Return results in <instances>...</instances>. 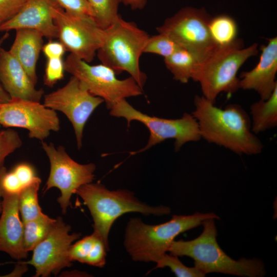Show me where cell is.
<instances>
[{
    "label": "cell",
    "mask_w": 277,
    "mask_h": 277,
    "mask_svg": "<svg viewBox=\"0 0 277 277\" xmlns=\"http://www.w3.org/2000/svg\"><path fill=\"white\" fill-rule=\"evenodd\" d=\"M0 217V251L16 260L26 259L28 252L23 247L24 224L19 217V193L2 192Z\"/></svg>",
    "instance_id": "17"
},
{
    "label": "cell",
    "mask_w": 277,
    "mask_h": 277,
    "mask_svg": "<svg viewBox=\"0 0 277 277\" xmlns=\"http://www.w3.org/2000/svg\"><path fill=\"white\" fill-rule=\"evenodd\" d=\"M27 0H0V25L15 16Z\"/></svg>",
    "instance_id": "33"
},
{
    "label": "cell",
    "mask_w": 277,
    "mask_h": 277,
    "mask_svg": "<svg viewBox=\"0 0 277 277\" xmlns=\"http://www.w3.org/2000/svg\"><path fill=\"white\" fill-rule=\"evenodd\" d=\"M42 51L47 59L62 57L66 51L60 42L49 41L44 45Z\"/></svg>",
    "instance_id": "36"
},
{
    "label": "cell",
    "mask_w": 277,
    "mask_h": 277,
    "mask_svg": "<svg viewBox=\"0 0 277 277\" xmlns=\"http://www.w3.org/2000/svg\"><path fill=\"white\" fill-rule=\"evenodd\" d=\"M44 82L48 87H53L63 79L65 71L64 61L62 57L47 59Z\"/></svg>",
    "instance_id": "30"
},
{
    "label": "cell",
    "mask_w": 277,
    "mask_h": 277,
    "mask_svg": "<svg viewBox=\"0 0 277 277\" xmlns=\"http://www.w3.org/2000/svg\"><path fill=\"white\" fill-rule=\"evenodd\" d=\"M258 51L256 43L244 48L240 39L230 46L217 47L199 64L192 80L200 84L202 95L215 103L221 93L231 94L240 89L238 71Z\"/></svg>",
    "instance_id": "6"
},
{
    "label": "cell",
    "mask_w": 277,
    "mask_h": 277,
    "mask_svg": "<svg viewBox=\"0 0 277 277\" xmlns=\"http://www.w3.org/2000/svg\"><path fill=\"white\" fill-rule=\"evenodd\" d=\"M24 187L32 184L38 177L35 175L33 168L27 163L18 164L13 170Z\"/></svg>",
    "instance_id": "34"
},
{
    "label": "cell",
    "mask_w": 277,
    "mask_h": 277,
    "mask_svg": "<svg viewBox=\"0 0 277 277\" xmlns=\"http://www.w3.org/2000/svg\"><path fill=\"white\" fill-rule=\"evenodd\" d=\"M121 3L129 6L132 10H142L147 4V0H121Z\"/></svg>",
    "instance_id": "37"
},
{
    "label": "cell",
    "mask_w": 277,
    "mask_h": 277,
    "mask_svg": "<svg viewBox=\"0 0 277 277\" xmlns=\"http://www.w3.org/2000/svg\"><path fill=\"white\" fill-rule=\"evenodd\" d=\"M56 219L44 214L39 217L23 223V243L25 250L33 251L48 235Z\"/></svg>",
    "instance_id": "23"
},
{
    "label": "cell",
    "mask_w": 277,
    "mask_h": 277,
    "mask_svg": "<svg viewBox=\"0 0 277 277\" xmlns=\"http://www.w3.org/2000/svg\"><path fill=\"white\" fill-rule=\"evenodd\" d=\"M55 0H27L19 11L12 18L0 25V31L28 29L39 32L44 37H57L53 8Z\"/></svg>",
    "instance_id": "16"
},
{
    "label": "cell",
    "mask_w": 277,
    "mask_h": 277,
    "mask_svg": "<svg viewBox=\"0 0 277 277\" xmlns=\"http://www.w3.org/2000/svg\"><path fill=\"white\" fill-rule=\"evenodd\" d=\"M8 36L9 33L6 32L0 38V49L1 48L4 42L8 37ZM10 99V96L5 90L0 82V104L6 103L9 101Z\"/></svg>",
    "instance_id": "38"
},
{
    "label": "cell",
    "mask_w": 277,
    "mask_h": 277,
    "mask_svg": "<svg viewBox=\"0 0 277 277\" xmlns=\"http://www.w3.org/2000/svg\"><path fill=\"white\" fill-rule=\"evenodd\" d=\"M14 40L9 51L23 66L33 83L37 82L36 65L43 46V35L28 29L15 30Z\"/></svg>",
    "instance_id": "19"
},
{
    "label": "cell",
    "mask_w": 277,
    "mask_h": 277,
    "mask_svg": "<svg viewBox=\"0 0 277 277\" xmlns=\"http://www.w3.org/2000/svg\"><path fill=\"white\" fill-rule=\"evenodd\" d=\"M251 129L255 134L277 126V88L266 100H261L250 106Z\"/></svg>",
    "instance_id": "20"
},
{
    "label": "cell",
    "mask_w": 277,
    "mask_h": 277,
    "mask_svg": "<svg viewBox=\"0 0 277 277\" xmlns=\"http://www.w3.org/2000/svg\"><path fill=\"white\" fill-rule=\"evenodd\" d=\"M65 11L76 15L89 16L93 18L87 0H55Z\"/></svg>",
    "instance_id": "32"
},
{
    "label": "cell",
    "mask_w": 277,
    "mask_h": 277,
    "mask_svg": "<svg viewBox=\"0 0 277 277\" xmlns=\"http://www.w3.org/2000/svg\"><path fill=\"white\" fill-rule=\"evenodd\" d=\"M109 250L103 240L98 235L84 263L100 268L103 267L106 262V252Z\"/></svg>",
    "instance_id": "31"
},
{
    "label": "cell",
    "mask_w": 277,
    "mask_h": 277,
    "mask_svg": "<svg viewBox=\"0 0 277 277\" xmlns=\"http://www.w3.org/2000/svg\"><path fill=\"white\" fill-rule=\"evenodd\" d=\"M1 106H2V104H0V113H1Z\"/></svg>",
    "instance_id": "40"
},
{
    "label": "cell",
    "mask_w": 277,
    "mask_h": 277,
    "mask_svg": "<svg viewBox=\"0 0 277 277\" xmlns=\"http://www.w3.org/2000/svg\"><path fill=\"white\" fill-rule=\"evenodd\" d=\"M208 27L211 38L217 47L230 46L239 39L237 24L228 15L220 14L211 17Z\"/></svg>",
    "instance_id": "22"
},
{
    "label": "cell",
    "mask_w": 277,
    "mask_h": 277,
    "mask_svg": "<svg viewBox=\"0 0 277 277\" xmlns=\"http://www.w3.org/2000/svg\"><path fill=\"white\" fill-rule=\"evenodd\" d=\"M203 95L194 99L192 115L196 119L201 138L222 146L239 155L260 153L263 145L251 129L250 118L239 105L224 108Z\"/></svg>",
    "instance_id": "1"
},
{
    "label": "cell",
    "mask_w": 277,
    "mask_h": 277,
    "mask_svg": "<svg viewBox=\"0 0 277 277\" xmlns=\"http://www.w3.org/2000/svg\"><path fill=\"white\" fill-rule=\"evenodd\" d=\"M42 148L49 158L50 173L45 192L56 187L61 195L57 199L63 214L70 206V198L81 186L92 182L96 167L94 164H81L74 161L61 146L55 148L52 143L42 142Z\"/></svg>",
    "instance_id": "10"
},
{
    "label": "cell",
    "mask_w": 277,
    "mask_h": 277,
    "mask_svg": "<svg viewBox=\"0 0 277 277\" xmlns=\"http://www.w3.org/2000/svg\"><path fill=\"white\" fill-rule=\"evenodd\" d=\"M6 172H7L6 168L4 165L0 166V213H1V212L2 210V201H1V199L2 195V192H3V189H2V180L3 176Z\"/></svg>",
    "instance_id": "39"
},
{
    "label": "cell",
    "mask_w": 277,
    "mask_h": 277,
    "mask_svg": "<svg viewBox=\"0 0 277 277\" xmlns=\"http://www.w3.org/2000/svg\"><path fill=\"white\" fill-rule=\"evenodd\" d=\"M110 114L125 118L128 127L132 121H137L148 129L150 136L147 145L138 150L130 152L131 155L144 152L167 139L175 140L174 149L178 151L186 143L201 138L197 122L192 114L185 113L176 119L152 116L136 110L124 99L110 109Z\"/></svg>",
    "instance_id": "7"
},
{
    "label": "cell",
    "mask_w": 277,
    "mask_h": 277,
    "mask_svg": "<svg viewBox=\"0 0 277 277\" xmlns=\"http://www.w3.org/2000/svg\"><path fill=\"white\" fill-rule=\"evenodd\" d=\"M71 226L58 217L46 237L33 250L30 260L23 263L35 269L34 276L47 277L57 275L66 267L72 265L68 251L72 243L79 239L81 233L70 234Z\"/></svg>",
    "instance_id": "14"
},
{
    "label": "cell",
    "mask_w": 277,
    "mask_h": 277,
    "mask_svg": "<svg viewBox=\"0 0 277 277\" xmlns=\"http://www.w3.org/2000/svg\"><path fill=\"white\" fill-rule=\"evenodd\" d=\"M41 180L38 177L24 187L19 193V211L23 223L39 217L43 213L38 201V191Z\"/></svg>",
    "instance_id": "24"
},
{
    "label": "cell",
    "mask_w": 277,
    "mask_h": 277,
    "mask_svg": "<svg viewBox=\"0 0 277 277\" xmlns=\"http://www.w3.org/2000/svg\"><path fill=\"white\" fill-rule=\"evenodd\" d=\"M210 218L220 219L214 213L196 212L173 215L165 223L149 225L138 217L131 218L125 229L124 247L134 261L156 263L168 251L178 235L202 225Z\"/></svg>",
    "instance_id": "2"
},
{
    "label": "cell",
    "mask_w": 277,
    "mask_h": 277,
    "mask_svg": "<svg viewBox=\"0 0 277 277\" xmlns=\"http://www.w3.org/2000/svg\"><path fill=\"white\" fill-rule=\"evenodd\" d=\"M2 187L4 192L9 194L19 193L24 188L17 176L12 170L4 174L2 180Z\"/></svg>",
    "instance_id": "35"
},
{
    "label": "cell",
    "mask_w": 277,
    "mask_h": 277,
    "mask_svg": "<svg viewBox=\"0 0 277 277\" xmlns=\"http://www.w3.org/2000/svg\"><path fill=\"white\" fill-rule=\"evenodd\" d=\"M268 41L260 47L261 53L256 66L242 72L239 78V88L255 91L261 100L268 98L277 88V37L268 38Z\"/></svg>",
    "instance_id": "15"
},
{
    "label": "cell",
    "mask_w": 277,
    "mask_h": 277,
    "mask_svg": "<svg viewBox=\"0 0 277 277\" xmlns=\"http://www.w3.org/2000/svg\"><path fill=\"white\" fill-rule=\"evenodd\" d=\"M96 24L105 29L120 16L118 10L121 0H87Z\"/></svg>",
    "instance_id": "25"
},
{
    "label": "cell",
    "mask_w": 277,
    "mask_h": 277,
    "mask_svg": "<svg viewBox=\"0 0 277 277\" xmlns=\"http://www.w3.org/2000/svg\"><path fill=\"white\" fill-rule=\"evenodd\" d=\"M214 219H207L202 224L203 231L190 241H174L168 250L170 254L187 256L194 260V267L205 275L218 272L235 275L260 277L265 274L264 265L258 259L241 258L235 260L220 248L216 238Z\"/></svg>",
    "instance_id": "3"
},
{
    "label": "cell",
    "mask_w": 277,
    "mask_h": 277,
    "mask_svg": "<svg viewBox=\"0 0 277 277\" xmlns=\"http://www.w3.org/2000/svg\"><path fill=\"white\" fill-rule=\"evenodd\" d=\"M75 193L82 198L90 211L94 223L93 232L102 238L108 249L111 228L121 215L129 212L162 215L171 212L167 206H152L143 203L129 190H110L98 183L83 185L76 190Z\"/></svg>",
    "instance_id": "4"
},
{
    "label": "cell",
    "mask_w": 277,
    "mask_h": 277,
    "mask_svg": "<svg viewBox=\"0 0 277 277\" xmlns=\"http://www.w3.org/2000/svg\"><path fill=\"white\" fill-rule=\"evenodd\" d=\"M149 37L134 23L124 20L120 15L103 29L102 44L97 52L98 57L116 74L128 72L143 89L147 75L141 70L140 59Z\"/></svg>",
    "instance_id": "5"
},
{
    "label": "cell",
    "mask_w": 277,
    "mask_h": 277,
    "mask_svg": "<svg viewBox=\"0 0 277 277\" xmlns=\"http://www.w3.org/2000/svg\"><path fill=\"white\" fill-rule=\"evenodd\" d=\"M210 17L204 8L185 7L166 18L156 30L193 53L202 62L217 48L208 27Z\"/></svg>",
    "instance_id": "9"
},
{
    "label": "cell",
    "mask_w": 277,
    "mask_h": 277,
    "mask_svg": "<svg viewBox=\"0 0 277 277\" xmlns=\"http://www.w3.org/2000/svg\"><path fill=\"white\" fill-rule=\"evenodd\" d=\"M64 66L65 71L76 77L92 95L102 98L109 110L123 100L143 94L131 76L120 80L112 69L102 63L92 65L70 54Z\"/></svg>",
    "instance_id": "8"
},
{
    "label": "cell",
    "mask_w": 277,
    "mask_h": 277,
    "mask_svg": "<svg viewBox=\"0 0 277 277\" xmlns=\"http://www.w3.org/2000/svg\"><path fill=\"white\" fill-rule=\"evenodd\" d=\"M57 38L66 51L90 63L94 58L103 41V29L89 16L70 14L57 4L53 8Z\"/></svg>",
    "instance_id": "11"
},
{
    "label": "cell",
    "mask_w": 277,
    "mask_h": 277,
    "mask_svg": "<svg viewBox=\"0 0 277 277\" xmlns=\"http://www.w3.org/2000/svg\"><path fill=\"white\" fill-rule=\"evenodd\" d=\"M168 35L159 33L149 37L144 48V53H153L164 58L169 56L181 48Z\"/></svg>",
    "instance_id": "26"
},
{
    "label": "cell",
    "mask_w": 277,
    "mask_h": 277,
    "mask_svg": "<svg viewBox=\"0 0 277 277\" xmlns=\"http://www.w3.org/2000/svg\"><path fill=\"white\" fill-rule=\"evenodd\" d=\"M22 145L18 133L12 129L0 131V166L3 165L5 158Z\"/></svg>",
    "instance_id": "29"
},
{
    "label": "cell",
    "mask_w": 277,
    "mask_h": 277,
    "mask_svg": "<svg viewBox=\"0 0 277 277\" xmlns=\"http://www.w3.org/2000/svg\"><path fill=\"white\" fill-rule=\"evenodd\" d=\"M98 235L93 232L72 244L68 251L70 261H78L84 263L85 260L90 252Z\"/></svg>",
    "instance_id": "28"
},
{
    "label": "cell",
    "mask_w": 277,
    "mask_h": 277,
    "mask_svg": "<svg viewBox=\"0 0 277 277\" xmlns=\"http://www.w3.org/2000/svg\"><path fill=\"white\" fill-rule=\"evenodd\" d=\"M0 124L5 127L26 129L29 136L43 141L50 131H58L60 122L55 110L46 107L40 102L11 98L2 104Z\"/></svg>",
    "instance_id": "13"
},
{
    "label": "cell",
    "mask_w": 277,
    "mask_h": 277,
    "mask_svg": "<svg viewBox=\"0 0 277 277\" xmlns=\"http://www.w3.org/2000/svg\"><path fill=\"white\" fill-rule=\"evenodd\" d=\"M164 61L166 68L173 75V78L183 84L188 83L192 78L201 63L195 54L183 48L164 58Z\"/></svg>",
    "instance_id": "21"
},
{
    "label": "cell",
    "mask_w": 277,
    "mask_h": 277,
    "mask_svg": "<svg viewBox=\"0 0 277 277\" xmlns=\"http://www.w3.org/2000/svg\"><path fill=\"white\" fill-rule=\"evenodd\" d=\"M156 268L169 267L177 277H203L206 275L195 267H189L184 265L178 256L167 253L156 262Z\"/></svg>",
    "instance_id": "27"
},
{
    "label": "cell",
    "mask_w": 277,
    "mask_h": 277,
    "mask_svg": "<svg viewBox=\"0 0 277 277\" xmlns=\"http://www.w3.org/2000/svg\"><path fill=\"white\" fill-rule=\"evenodd\" d=\"M0 82L11 98L40 102L42 89H37L20 63L4 49H0Z\"/></svg>",
    "instance_id": "18"
},
{
    "label": "cell",
    "mask_w": 277,
    "mask_h": 277,
    "mask_svg": "<svg viewBox=\"0 0 277 277\" xmlns=\"http://www.w3.org/2000/svg\"><path fill=\"white\" fill-rule=\"evenodd\" d=\"M104 101L92 95L75 76H71L63 87L44 96V105L63 112L73 127L78 149L82 146L83 133L88 120Z\"/></svg>",
    "instance_id": "12"
}]
</instances>
